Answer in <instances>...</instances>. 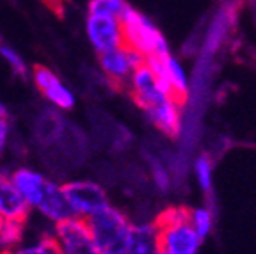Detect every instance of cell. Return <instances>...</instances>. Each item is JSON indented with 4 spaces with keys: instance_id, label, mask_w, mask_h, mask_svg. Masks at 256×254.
Returning <instances> with one entry per match:
<instances>
[{
    "instance_id": "obj_17",
    "label": "cell",
    "mask_w": 256,
    "mask_h": 254,
    "mask_svg": "<svg viewBox=\"0 0 256 254\" xmlns=\"http://www.w3.org/2000/svg\"><path fill=\"white\" fill-rule=\"evenodd\" d=\"M0 254H60V250L57 247L56 238H54L52 234H43L36 242L22 244L16 249L6 250V252H0Z\"/></svg>"
},
{
    "instance_id": "obj_18",
    "label": "cell",
    "mask_w": 256,
    "mask_h": 254,
    "mask_svg": "<svg viewBox=\"0 0 256 254\" xmlns=\"http://www.w3.org/2000/svg\"><path fill=\"white\" fill-rule=\"evenodd\" d=\"M126 8V0H89L88 2L89 14L110 16V18H118V20L123 16Z\"/></svg>"
},
{
    "instance_id": "obj_11",
    "label": "cell",
    "mask_w": 256,
    "mask_h": 254,
    "mask_svg": "<svg viewBox=\"0 0 256 254\" xmlns=\"http://www.w3.org/2000/svg\"><path fill=\"white\" fill-rule=\"evenodd\" d=\"M30 206L12 185L11 178L0 176V217L4 220H28Z\"/></svg>"
},
{
    "instance_id": "obj_24",
    "label": "cell",
    "mask_w": 256,
    "mask_h": 254,
    "mask_svg": "<svg viewBox=\"0 0 256 254\" xmlns=\"http://www.w3.org/2000/svg\"><path fill=\"white\" fill-rule=\"evenodd\" d=\"M0 118H8V110L2 104H0Z\"/></svg>"
},
{
    "instance_id": "obj_25",
    "label": "cell",
    "mask_w": 256,
    "mask_h": 254,
    "mask_svg": "<svg viewBox=\"0 0 256 254\" xmlns=\"http://www.w3.org/2000/svg\"><path fill=\"white\" fill-rule=\"evenodd\" d=\"M2 220H4V218H2V217H0V226H2Z\"/></svg>"
},
{
    "instance_id": "obj_20",
    "label": "cell",
    "mask_w": 256,
    "mask_h": 254,
    "mask_svg": "<svg viewBox=\"0 0 256 254\" xmlns=\"http://www.w3.org/2000/svg\"><path fill=\"white\" fill-rule=\"evenodd\" d=\"M212 162H210V158L206 155H201L194 164V172H196L198 183H200L203 192L212 190Z\"/></svg>"
},
{
    "instance_id": "obj_15",
    "label": "cell",
    "mask_w": 256,
    "mask_h": 254,
    "mask_svg": "<svg viewBox=\"0 0 256 254\" xmlns=\"http://www.w3.org/2000/svg\"><path fill=\"white\" fill-rule=\"evenodd\" d=\"M62 128L64 121L60 118V114H57L56 110L48 108L43 112L40 120H38V137L43 140V144H52L56 140H59L62 137Z\"/></svg>"
},
{
    "instance_id": "obj_1",
    "label": "cell",
    "mask_w": 256,
    "mask_h": 254,
    "mask_svg": "<svg viewBox=\"0 0 256 254\" xmlns=\"http://www.w3.org/2000/svg\"><path fill=\"white\" fill-rule=\"evenodd\" d=\"M188 212L190 208L169 206L153 220L158 230L160 250L169 254H198L203 240L190 226Z\"/></svg>"
},
{
    "instance_id": "obj_10",
    "label": "cell",
    "mask_w": 256,
    "mask_h": 254,
    "mask_svg": "<svg viewBox=\"0 0 256 254\" xmlns=\"http://www.w3.org/2000/svg\"><path fill=\"white\" fill-rule=\"evenodd\" d=\"M144 114L148 116V120L155 124V128H158L160 132L171 139L178 137L180 134V105L176 104L174 100L166 96V98L158 100L155 104L148 105L146 108H142Z\"/></svg>"
},
{
    "instance_id": "obj_27",
    "label": "cell",
    "mask_w": 256,
    "mask_h": 254,
    "mask_svg": "<svg viewBox=\"0 0 256 254\" xmlns=\"http://www.w3.org/2000/svg\"><path fill=\"white\" fill-rule=\"evenodd\" d=\"M0 46H2V41H0Z\"/></svg>"
},
{
    "instance_id": "obj_26",
    "label": "cell",
    "mask_w": 256,
    "mask_h": 254,
    "mask_svg": "<svg viewBox=\"0 0 256 254\" xmlns=\"http://www.w3.org/2000/svg\"><path fill=\"white\" fill-rule=\"evenodd\" d=\"M160 254H169V252H164V250H160Z\"/></svg>"
},
{
    "instance_id": "obj_7",
    "label": "cell",
    "mask_w": 256,
    "mask_h": 254,
    "mask_svg": "<svg viewBox=\"0 0 256 254\" xmlns=\"http://www.w3.org/2000/svg\"><path fill=\"white\" fill-rule=\"evenodd\" d=\"M86 34L89 43L100 56L108 50L123 46V28L118 18L100 14H88L86 20Z\"/></svg>"
},
{
    "instance_id": "obj_6",
    "label": "cell",
    "mask_w": 256,
    "mask_h": 254,
    "mask_svg": "<svg viewBox=\"0 0 256 254\" xmlns=\"http://www.w3.org/2000/svg\"><path fill=\"white\" fill-rule=\"evenodd\" d=\"M98 59H100V68L102 72H104L105 78L112 86H116L120 89L126 88L132 72L139 64L144 62V57L140 54L134 52V50H130L126 46H120L100 54Z\"/></svg>"
},
{
    "instance_id": "obj_16",
    "label": "cell",
    "mask_w": 256,
    "mask_h": 254,
    "mask_svg": "<svg viewBox=\"0 0 256 254\" xmlns=\"http://www.w3.org/2000/svg\"><path fill=\"white\" fill-rule=\"evenodd\" d=\"M27 222L25 220H2L0 226V252L12 250L24 244Z\"/></svg>"
},
{
    "instance_id": "obj_8",
    "label": "cell",
    "mask_w": 256,
    "mask_h": 254,
    "mask_svg": "<svg viewBox=\"0 0 256 254\" xmlns=\"http://www.w3.org/2000/svg\"><path fill=\"white\" fill-rule=\"evenodd\" d=\"M32 80L38 91L43 94V98L57 110H72L75 107V94L64 86L62 80L50 68L41 66V64L34 66Z\"/></svg>"
},
{
    "instance_id": "obj_2",
    "label": "cell",
    "mask_w": 256,
    "mask_h": 254,
    "mask_svg": "<svg viewBox=\"0 0 256 254\" xmlns=\"http://www.w3.org/2000/svg\"><path fill=\"white\" fill-rule=\"evenodd\" d=\"M86 222L102 254H124L132 230V220L124 212L108 204L86 218Z\"/></svg>"
},
{
    "instance_id": "obj_5",
    "label": "cell",
    "mask_w": 256,
    "mask_h": 254,
    "mask_svg": "<svg viewBox=\"0 0 256 254\" xmlns=\"http://www.w3.org/2000/svg\"><path fill=\"white\" fill-rule=\"evenodd\" d=\"M52 236L56 238L60 254H102L86 218L82 217L72 215L57 222L54 226Z\"/></svg>"
},
{
    "instance_id": "obj_19",
    "label": "cell",
    "mask_w": 256,
    "mask_h": 254,
    "mask_svg": "<svg viewBox=\"0 0 256 254\" xmlns=\"http://www.w3.org/2000/svg\"><path fill=\"white\" fill-rule=\"evenodd\" d=\"M188 218H190V226L194 228L198 236H200L201 240L206 238L208 233L212 231V224H214L212 214H210L206 208H190Z\"/></svg>"
},
{
    "instance_id": "obj_4",
    "label": "cell",
    "mask_w": 256,
    "mask_h": 254,
    "mask_svg": "<svg viewBox=\"0 0 256 254\" xmlns=\"http://www.w3.org/2000/svg\"><path fill=\"white\" fill-rule=\"evenodd\" d=\"M60 187L70 210L75 217L88 218L110 204L105 188L91 180H73V182H66Z\"/></svg>"
},
{
    "instance_id": "obj_22",
    "label": "cell",
    "mask_w": 256,
    "mask_h": 254,
    "mask_svg": "<svg viewBox=\"0 0 256 254\" xmlns=\"http://www.w3.org/2000/svg\"><path fill=\"white\" fill-rule=\"evenodd\" d=\"M152 172H153V178H155L156 187H158L160 190H168L169 188V174L164 167H162V164H158V162L153 160L152 162Z\"/></svg>"
},
{
    "instance_id": "obj_3",
    "label": "cell",
    "mask_w": 256,
    "mask_h": 254,
    "mask_svg": "<svg viewBox=\"0 0 256 254\" xmlns=\"http://www.w3.org/2000/svg\"><path fill=\"white\" fill-rule=\"evenodd\" d=\"M120 22L123 28V46L140 54L144 59L153 56L162 57L169 54L164 34L152 24L150 18H146V14L128 6Z\"/></svg>"
},
{
    "instance_id": "obj_23",
    "label": "cell",
    "mask_w": 256,
    "mask_h": 254,
    "mask_svg": "<svg viewBox=\"0 0 256 254\" xmlns=\"http://www.w3.org/2000/svg\"><path fill=\"white\" fill-rule=\"evenodd\" d=\"M9 137H11V124H9L8 118H0V156L8 150Z\"/></svg>"
},
{
    "instance_id": "obj_9",
    "label": "cell",
    "mask_w": 256,
    "mask_h": 254,
    "mask_svg": "<svg viewBox=\"0 0 256 254\" xmlns=\"http://www.w3.org/2000/svg\"><path fill=\"white\" fill-rule=\"evenodd\" d=\"M9 178H11L12 185L18 188V192L24 196L30 210H36L40 206L43 198L46 196L50 182H52L50 178H46L40 171L32 169V167H18V169L12 171V174Z\"/></svg>"
},
{
    "instance_id": "obj_13",
    "label": "cell",
    "mask_w": 256,
    "mask_h": 254,
    "mask_svg": "<svg viewBox=\"0 0 256 254\" xmlns=\"http://www.w3.org/2000/svg\"><path fill=\"white\" fill-rule=\"evenodd\" d=\"M164 72H166V84H168V92L176 104L184 105L188 98V80L184 66L180 60L174 59L171 54L164 57Z\"/></svg>"
},
{
    "instance_id": "obj_14",
    "label": "cell",
    "mask_w": 256,
    "mask_h": 254,
    "mask_svg": "<svg viewBox=\"0 0 256 254\" xmlns=\"http://www.w3.org/2000/svg\"><path fill=\"white\" fill-rule=\"evenodd\" d=\"M36 210L54 224L60 222V220H64V218H68L73 215L68 206V202H66V198H64V194H62V187H60L59 183L54 182V180L50 182L46 196L43 198V201H41V204Z\"/></svg>"
},
{
    "instance_id": "obj_12",
    "label": "cell",
    "mask_w": 256,
    "mask_h": 254,
    "mask_svg": "<svg viewBox=\"0 0 256 254\" xmlns=\"http://www.w3.org/2000/svg\"><path fill=\"white\" fill-rule=\"evenodd\" d=\"M124 254H160L158 230L153 220L132 224Z\"/></svg>"
},
{
    "instance_id": "obj_21",
    "label": "cell",
    "mask_w": 256,
    "mask_h": 254,
    "mask_svg": "<svg viewBox=\"0 0 256 254\" xmlns=\"http://www.w3.org/2000/svg\"><path fill=\"white\" fill-rule=\"evenodd\" d=\"M0 56L4 57L6 62L11 66L12 73L18 76H22V78H25V76L28 75V70H27V64H25V60L20 57V54L16 52V50H12L11 46H0Z\"/></svg>"
}]
</instances>
